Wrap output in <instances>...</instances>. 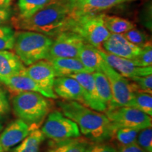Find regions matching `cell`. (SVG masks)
I'll return each instance as SVG.
<instances>
[{
    "label": "cell",
    "instance_id": "cell-18",
    "mask_svg": "<svg viewBox=\"0 0 152 152\" xmlns=\"http://www.w3.org/2000/svg\"><path fill=\"white\" fill-rule=\"evenodd\" d=\"M48 61L53 66L56 77L71 76L73 74L80 73H88L77 58H54Z\"/></svg>",
    "mask_w": 152,
    "mask_h": 152
},
{
    "label": "cell",
    "instance_id": "cell-10",
    "mask_svg": "<svg viewBox=\"0 0 152 152\" xmlns=\"http://www.w3.org/2000/svg\"><path fill=\"white\" fill-rule=\"evenodd\" d=\"M22 74L33 79L48 94L49 99L58 98L53 90L56 75L53 66L48 60L39 61L25 68Z\"/></svg>",
    "mask_w": 152,
    "mask_h": 152
},
{
    "label": "cell",
    "instance_id": "cell-20",
    "mask_svg": "<svg viewBox=\"0 0 152 152\" xmlns=\"http://www.w3.org/2000/svg\"><path fill=\"white\" fill-rule=\"evenodd\" d=\"M91 141L83 137L49 142L47 152H86Z\"/></svg>",
    "mask_w": 152,
    "mask_h": 152
},
{
    "label": "cell",
    "instance_id": "cell-24",
    "mask_svg": "<svg viewBox=\"0 0 152 152\" xmlns=\"http://www.w3.org/2000/svg\"><path fill=\"white\" fill-rule=\"evenodd\" d=\"M104 22L107 30L113 34H123L135 28V25L130 20L115 16L104 14Z\"/></svg>",
    "mask_w": 152,
    "mask_h": 152
},
{
    "label": "cell",
    "instance_id": "cell-36",
    "mask_svg": "<svg viewBox=\"0 0 152 152\" xmlns=\"http://www.w3.org/2000/svg\"><path fill=\"white\" fill-rule=\"evenodd\" d=\"M118 152H147L142 149L137 143H133L128 145L120 146Z\"/></svg>",
    "mask_w": 152,
    "mask_h": 152
},
{
    "label": "cell",
    "instance_id": "cell-21",
    "mask_svg": "<svg viewBox=\"0 0 152 152\" xmlns=\"http://www.w3.org/2000/svg\"><path fill=\"white\" fill-rule=\"evenodd\" d=\"M77 58L90 73L100 71L101 65L104 61L99 49L87 42L81 49Z\"/></svg>",
    "mask_w": 152,
    "mask_h": 152
},
{
    "label": "cell",
    "instance_id": "cell-39",
    "mask_svg": "<svg viewBox=\"0 0 152 152\" xmlns=\"http://www.w3.org/2000/svg\"><path fill=\"white\" fill-rule=\"evenodd\" d=\"M0 152H6L4 150L2 147L1 146V144H0Z\"/></svg>",
    "mask_w": 152,
    "mask_h": 152
},
{
    "label": "cell",
    "instance_id": "cell-11",
    "mask_svg": "<svg viewBox=\"0 0 152 152\" xmlns=\"http://www.w3.org/2000/svg\"><path fill=\"white\" fill-rule=\"evenodd\" d=\"M104 60L113 69L128 79L137 76H145L152 74V66L141 67L135 65L132 59L122 58L99 49Z\"/></svg>",
    "mask_w": 152,
    "mask_h": 152
},
{
    "label": "cell",
    "instance_id": "cell-3",
    "mask_svg": "<svg viewBox=\"0 0 152 152\" xmlns=\"http://www.w3.org/2000/svg\"><path fill=\"white\" fill-rule=\"evenodd\" d=\"M53 38L44 34L28 30H19L15 33L14 49L25 66L47 59Z\"/></svg>",
    "mask_w": 152,
    "mask_h": 152
},
{
    "label": "cell",
    "instance_id": "cell-27",
    "mask_svg": "<svg viewBox=\"0 0 152 152\" xmlns=\"http://www.w3.org/2000/svg\"><path fill=\"white\" fill-rule=\"evenodd\" d=\"M138 129L131 128H118L113 131L112 139H114L120 146L136 143L137 137L140 132Z\"/></svg>",
    "mask_w": 152,
    "mask_h": 152
},
{
    "label": "cell",
    "instance_id": "cell-4",
    "mask_svg": "<svg viewBox=\"0 0 152 152\" xmlns=\"http://www.w3.org/2000/svg\"><path fill=\"white\" fill-rule=\"evenodd\" d=\"M12 106L18 118L30 125L39 127L50 112L52 103L38 92H21L13 97Z\"/></svg>",
    "mask_w": 152,
    "mask_h": 152
},
{
    "label": "cell",
    "instance_id": "cell-19",
    "mask_svg": "<svg viewBox=\"0 0 152 152\" xmlns=\"http://www.w3.org/2000/svg\"><path fill=\"white\" fill-rule=\"evenodd\" d=\"M25 68L26 66L14 52L0 51V77L21 74Z\"/></svg>",
    "mask_w": 152,
    "mask_h": 152
},
{
    "label": "cell",
    "instance_id": "cell-26",
    "mask_svg": "<svg viewBox=\"0 0 152 152\" xmlns=\"http://www.w3.org/2000/svg\"><path fill=\"white\" fill-rule=\"evenodd\" d=\"M129 106L134 107L144 113L152 115V96L148 93L137 90L134 92Z\"/></svg>",
    "mask_w": 152,
    "mask_h": 152
},
{
    "label": "cell",
    "instance_id": "cell-28",
    "mask_svg": "<svg viewBox=\"0 0 152 152\" xmlns=\"http://www.w3.org/2000/svg\"><path fill=\"white\" fill-rule=\"evenodd\" d=\"M15 30L7 24L0 25V51L12 50L15 41Z\"/></svg>",
    "mask_w": 152,
    "mask_h": 152
},
{
    "label": "cell",
    "instance_id": "cell-12",
    "mask_svg": "<svg viewBox=\"0 0 152 152\" xmlns=\"http://www.w3.org/2000/svg\"><path fill=\"white\" fill-rule=\"evenodd\" d=\"M68 77L75 79L80 85L84 105L101 113H105L107 111V106L100 99L96 91L92 73H80L73 74Z\"/></svg>",
    "mask_w": 152,
    "mask_h": 152
},
{
    "label": "cell",
    "instance_id": "cell-30",
    "mask_svg": "<svg viewBox=\"0 0 152 152\" xmlns=\"http://www.w3.org/2000/svg\"><path fill=\"white\" fill-rule=\"evenodd\" d=\"M133 62L137 66L146 67L152 65V46L150 42L143 47H142L141 52L133 59Z\"/></svg>",
    "mask_w": 152,
    "mask_h": 152
},
{
    "label": "cell",
    "instance_id": "cell-7",
    "mask_svg": "<svg viewBox=\"0 0 152 152\" xmlns=\"http://www.w3.org/2000/svg\"><path fill=\"white\" fill-rule=\"evenodd\" d=\"M45 119L40 130L51 141L58 142L81 136L77 125L61 111L49 112Z\"/></svg>",
    "mask_w": 152,
    "mask_h": 152
},
{
    "label": "cell",
    "instance_id": "cell-9",
    "mask_svg": "<svg viewBox=\"0 0 152 152\" xmlns=\"http://www.w3.org/2000/svg\"><path fill=\"white\" fill-rule=\"evenodd\" d=\"M85 43L81 36L73 31L61 32L53 39L47 60L54 58H77Z\"/></svg>",
    "mask_w": 152,
    "mask_h": 152
},
{
    "label": "cell",
    "instance_id": "cell-23",
    "mask_svg": "<svg viewBox=\"0 0 152 152\" xmlns=\"http://www.w3.org/2000/svg\"><path fill=\"white\" fill-rule=\"evenodd\" d=\"M92 75L100 99L107 106L108 109L112 100V93L109 80L102 71H95Z\"/></svg>",
    "mask_w": 152,
    "mask_h": 152
},
{
    "label": "cell",
    "instance_id": "cell-2",
    "mask_svg": "<svg viewBox=\"0 0 152 152\" xmlns=\"http://www.w3.org/2000/svg\"><path fill=\"white\" fill-rule=\"evenodd\" d=\"M57 104L64 115L73 121L81 134L90 141L108 142L112 139L113 128L106 114L74 101L62 100Z\"/></svg>",
    "mask_w": 152,
    "mask_h": 152
},
{
    "label": "cell",
    "instance_id": "cell-13",
    "mask_svg": "<svg viewBox=\"0 0 152 152\" xmlns=\"http://www.w3.org/2000/svg\"><path fill=\"white\" fill-rule=\"evenodd\" d=\"M39 128L30 125L18 118L11 122L0 134V144L6 152L20 144L34 128Z\"/></svg>",
    "mask_w": 152,
    "mask_h": 152
},
{
    "label": "cell",
    "instance_id": "cell-22",
    "mask_svg": "<svg viewBox=\"0 0 152 152\" xmlns=\"http://www.w3.org/2000/svg\"><path fill=\"white\" fill-rule=\"evenodd\" d=\"M45 139L40 129L34 128L13 152H40V147Z\"/></svg>",
    "mask_w": 152,
    "mask_h": 152
},
{
    "label": "cell",
    "instance_id": "cell-8",
    "mask_svg": "<svg viewBox=\"0 0 152 152\" xmlns=\"http://www.w3.org/2000/svg\"><path fill=\"white\" fill-rule=\"evenodd\" d=\"M113 131L118 128H131L142 130L151 127V116L131 106H121L106 111Z\"/></svg>",
    "mask_w": 152,
    "mask_h": 152
},
{
    "label": "cell",
    "instance_id": "cell-35",
    "mask_svg": "<svg viewBox=\"0 0 152 152\" xmlns=\"http://www.w3.org/2000/svg\"><path fill=\"white\" fill-rule=\"evenodd\" d=\"M14 11L11 6L0 7V25L5 24L12 18Z\"/></svg>",
    "mask_w": 152,
    "mask_h": 152
},
{
    "label": "cell",
    "instance_id": "cell-6",
    "mask_svg": "<svg viewBox=\"0 0 152 152\" xmlns=\"http://www.w3.org/2000/svg\"><path fill=\"white\" fill-rule=\"evenodd\" d=\"M100 71L105 74L111 86L112 100L107 111L121 106H129L134 92L138 90L135 84L130 79L123 77L104 60L101 65Z\"/></svg>",
    "mask_w": 152,
    "mask_h": 152
},
{
    "label": "cell",
    "instance_id": "cell-34",
    "mask_svg": "<svg viewBox=\"0 0 152 152\" xmlns=\"http://www.w3.org/2000/svg\"><path fill=\"white\" fill-rule=\"evenodd\" d=\"M11 106L7 92L0 87V119L8 115Z\"/></svg>",
    "mask_w": 152,
    "mask_h": 152
},
{
    "label": "cell",
    "instance_id": "cell-17",
    "mask_svg": "<svg viewBox=\"0 0 152 152\" xmlns=\"http://www.w3.org/2000/svg\"><path fill=\"white\" fill-rule=\"evenodd\" d=\"M0 82L13 92L16 93L21 92H36L49 99L47 93L42 88H41L33 79L24 74H18L9 77H1Z\"/></svg>",
    "mask_w": 152,
    "mask_h": 152
},
{
    "label": "cell",
    "instance_id": "cell-38",
    "mask_svg": "<svg viewBox=\"0 0 152 152\" xmlns=\"http://www.w3.org/2000/svg\"><path fill=\"white\" fill-rule=\"evenodd\" d=\"M2 130H3V125H2V123H1V121H0V132L2 131Z\"/></svg>",
    "mask_w": 152,
    "mask_h": 152
},
{
    "label": "cell",
    "instance_id": "cell-25",
    "mask_svg": "<svg viewBox=\"0 0 152 152\" xmlns=\"http://www.w3.org/2000/svg\"><path fill=\"white\" fill-rule=\"evenodd\" d=\"M52 0H18L17 1V17L28 18L31 16Z\"/></svg>",
    "mask_w": 152,
    "mask_h": 152
},
{
    "label": "cell",
    "instance_id": "cell-1",
    "mask_svg": "<svg viewBox=\"0 0 152 152\" xmlns=\"http://www.w3.org/2000/svg\"><path fill=\"white\" fill-rule=\"evenodd\" d=\"M73 14V0H52L31 16H12L11 20L15 29L37 32L54 37L61 32L67 30Z\"/></svg>",
    "mask_w": 152,
    "mask_h": 152
},
{
    "label": "cell",
    "instance_id": "cell-14",
    "mask_svg": "<svg viewBox=\"0 0 152 152\" xmlns=\"http://www.w3.org/2000/svg\"><path fill=\"white\" fill-rule=\"evenodd\" d=\"M102 49L115 56L133 59L141 52L142 47L130 42L123 34L111 33L102 44Z\"/></svg>",
    "mask_w": 152,
    "mask_h": 152
},
{
    "label": "cell",
    "instance_id": "cell-15",
    "mask_svg": "<svg viewBox=\"0 0 152 152\" xmlns=\"http://www.w3.org/2000/svg\"><path fill=\"white\" fill-rule=\"evenodd\" d=\"M53 90L56 96L63 100L74 101L84 104L82 87L78 82L73 77L68 76L56 77Z\"/></svg>",
    "mask_w": 152,
    "mask_h": 152
},
{
    "label": "cell",
    "instance_id": "cell-29",
    "mask_svg": "<svg viewBox=\"0 0 152 152\" xmlns=\"http://www.w3.org/2000/svg\"><path fill=\"white\" fill-rule=\"evenodd\" d=\"M123 35L130 42L140 47H143L151 42L147 34L135 28L129 30Z\"/></svg>",
    "mask_w": 152,
    "mask_h": 152
},
{
    "label": "cell",
    "instance_id": "cell-16",
    "mask_svg": "<svg viewBox=\"0 0 152 152\" xmlns=\"http://www.w3.org/2000/svg\"><path fill=\"white\" fill-rule=\"evenodd\" d=\"M134 0H73V16L87 14H98L121 4Z\"/></svg>",
    "mask_w": 152,
    "mask_h": 152
},
{
    "label": "cell",
    "instance_id": "cell-37",
    "mask_svg": "<svg viewBox=\"0 0 152 152\" xmlns=\"http://www.w3.org/2000/svg\"><path fill=\"white\" fill-rule=\"evenodd\" d=\"M14 0H0V7H4L11 6Z\"/></svg>",
    "mask_w": 152,
    "mask_h": 152
},
{
    "label": "cell",
    "instance_id": "cell-5",
    "mask_svg": "<svg viewBox=\"0 0 152 152\" xmlns=\"http://www.w3.org/2000/svg\"><path fill=\"white\" fill-rule=\"evenodd\" d=\"M104 14H87L73 16L67 30L78 34L87 43L99 49L111 35L104 22Z\"/></svg>",
    "mask_w": 152,
    "mask_h": 152
},
{
    "label": "cell",
    "instance_id": "cell-31",
    "mask_svg": "<svg viewBox=\"0 0 152 152\" xmlns=\"http://www.w3.org/2000/svg\"><path fill=\"white\" fill-rule=\"evenodd\" d=\"M136 143L147 152H152V129L148 127L140 130Z\"/></svg>",
    "mask_w": 152,
    "mask_h": 152
},
{
    "label": "cell",
    "instance_id": "cell-33",
    "mask_svg": "<svg viewBox=\"0 0 152 152\" xmlns=\"http://www.w3.org/2000/svg\"><path fill=\"white\" fill-rule=\"evenodd\" d=\"M86 152H118V149L113 144L108 142H93L87 147Z\"/></svg>",
    "mask_w": 152,
    "mask_h": 152
},
{
    "label": "cell",
    "instance_id": "cell-40",
    "mask_svg": "<svg viewBox=\"0 0 152 152\" xmlns=\"http://www.w3.org/2000/svg\"><path fill=\"white\" fill-rule=\"evenodd\" d=\"M0 87H1V82H0Z\"/></svg>",
    "mask_w": 152,
    "mask_h": 152
},
{
    "label": "cell",
    "instance_id": "cell-32",
    "mask_svg": "<svg viewBox=\"0 0 152 152\" xmlns=\"http://www.w3.org/2000/svg\"><path fill=\"white\" fill-rule=\"evenodd\" d=\"M136 85L138 91L152 94V74L145 76H137L130 79Z\"/></svg>",
    "mask_w": 152,
    "mask_h": 152
}]
</instances>
